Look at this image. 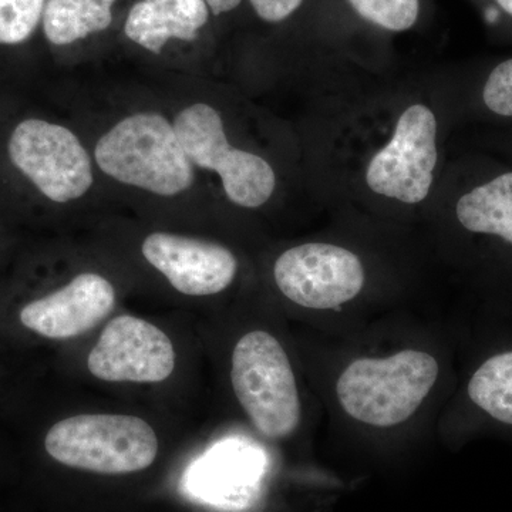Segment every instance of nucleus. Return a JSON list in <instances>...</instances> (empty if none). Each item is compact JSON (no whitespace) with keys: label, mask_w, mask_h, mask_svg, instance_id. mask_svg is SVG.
<instances>
[{"label":"nucleus","mask_w":512,"mask_h":512,"mask_svg":"<svg viewBox=\"0 0 512 512\" xmlns=\"http://www.w3.org/2000/svg\"><path fill=\"white\" fill-rule=\"evenodd\" d=\"M439 375V362L424 350L359 357L340 373L336 396L350 419L376 429H390L413 417Z\"/></svg>","instance_id":"1"},{"label":"nucleus","mask_w":512,"mask_h":512,"mask_svg":"<svg viewBox=\"0 0 512 512\" xmlns=\"http://www.w3.org/2000/svg\"><path fill=\"white\" fill-rule=\"evenodd\" d=\"M94 158L119 183L163 197L181 194L194 183L174 124L161 114H134L120 121L97 141Z\"/></svg>","instance_id":"2"},{"label":"nucleus","mask_w":512,"mask_h":512,"mask_svg":"<svg viewBox=\"0 0 512 512\" xmlns=\"http://www.w3.org/2000/svg\"><path fill=\"white\" fill-rule=\"evenodd\" d=\"M43 444L56 463L107 476L146 470L158 454L153 427L123 414H79L57 421Z\"/></svg>","instance_id":"3"},{"label":"nucleus","mask_w":512,"mask_h":512,"mask_svg":"<svg viewBox=\"0 0 512 512\" xmlns=\"http://www.w3.org/2000/svg\"><path fill=\"white\" fill-rule=\"evenodd\" d=\"M231 382L239 404L262 436L281 440L298 430L302 404L295 373L271 333L252 330L238 340Z\"/></svg>","instance_id":"4"},{"label":"nucleus","mask_w":512,"mask_h":512,"mask_svg":"<svg viewBox=\"0 0 512 512\" xmlns=\"http://www.w3.org/2000/svg\"><path fill=\"white\" fill-rule=\"evenodd\" d=\"M175 133L191 164L220 174L229 201L258 208L274 194V168L264 158L229 146L220 113L204 103L178 113Z\"/></svg>","instance_id":"5"},{"label":"nucleus","mask_w":512,"mask_h":512,"mask_svg":"<svg viewBox=\"0 0 512 512\" xmlns=\"http://www.w3.org/2000/svg\"><path fill=\"white\" fill-rule=\"evenodd\" d=\"M13 165L49 200L83 197L93 184L86 148L69 128L45 120H25L9 140Z\"/></svg>","instance_id":"6"},{"label":"nucleus","mask_w":512,"mask_h":512,"mask_svg":"<svg viewBox=\"0 0 512 512\" xmlns=\"http://www.w3.org/2000/svg\"><path fill=\"white\" fill-rule=\"evenodd\" d=\"M274 278L286 299L313 311H329L353 301L366 281L359 256L322 242L285 251L275 262Z\"/></svg>","instance_id":"7"},{"label":"nucleus","mask_w":512,"mask_h":512,"mask_svg":"<svg viewBox=\"0 0 512 512\" xmlns=\"http://www.w3.org/2000/svg\"><path fill=\"white\" fill-rule=\"evenodd\" d=\"M437 121L423 104L409 107L392 140L375 154L367 167L370 190L404 204H419L429 195L437 164Z\"/></svg>","instance_id":"8"},{"label":"nucleus","mask_w":512,"mask_h":512,"mask_svg":"<svg viewBox=\"0 0 512 512\" xmlns=\"http://www.w3.org/2000/svg\"><path fill=\"white\" fill-rule=\"evenodd\" d=\"M90 373L104 382L160 383L173 375V342L153 323L117 316L101 333L87 359Z\"/></svg>","instance_id":"9"},{"label":"nucleus","mask_w":512,"mask_h":512,"mask_svg":"<svg viewBox=\"0 0 512 512\" xmlns=\"http://www.w3.org/2000/svg\"><path fill=\"white\" fill-rule=\"evenodd\" d=\"M114 305L116 291L106 278L82 274L63 288L25 303L18 320L23 329L40 338L72 339L96 328Z\"/></svg>","instance_id":"10"},{"label":"nucleus","mask_w":512,"mask_h":512,"mask_svg":"<svg viewBox=\"0 0 512 512\" xmlns=\"http://www.w3.org/2000/svg\"><path fill=\"white\" fill-rule=\"evenodd\" d=\"M141 249L144 258L188 296L225 291L238 271L237 258L228 248L204 239L156 232L144 239Z\"/></svg>","instance_id":"11"},{"label":"nucleus","mask_w":512,"mask_h":512,"mask_svg":"<svg viewBox=\"0 0 512 512\" xmlns=\"http://www.w3.org/2000/svg\"><path fill=\"white\" fill-rule=\"evenodd\" d=\"M208 16L205 0H140L128 13L124 33L148 52L160 55L170 39H197Z\"/></svg>","instance_id":"12"},{"label":"nucleus","mask_w":512,"mask_h":512,"mask_svg":"<svg viewBox=\"0 0 512 512\" xmlns=\"http://www.w3.org/2000/svg\"><path fill=\"white\" fill-rule=\"evenodd\" d=\"M456 215L467 231L493 235L512 245V173L467 192L457 202Z\"/></svg>","instance_id":"13"},{"label":"nucleus","mask_w":512,"mask_h":512,"mask_svg":"<svg viewBox=\"0 0 512 512\" xmlns=\"http://www.w3.org/2000/svg\"><path fill=\"white\" fill-rule=\"evenodd\" d=\"M116 0H46L43 32L52 45H72L77 40L103 32L113 22Z\"/></svg>","instance_id":"14"},{"label":"nucleus","mask_w":512,"mask_h":512,"mask_svg":"<svg viewBox=\"0 0 512 512\" xmlns=\"http://www.w3.org/2000/svg\"><path fill=\"white\" fill-rule=\"evenodd\" d=\"M467 393L491 419L512 426V350L481 363L468 382Z\"/></svg>","instance_id":"15"},{"label":"nucleus","mask_w":512,"mask_h":512,"mask_svg":"<svg viewBox=\"0 0 512 512\" xmlns=\"http://www.w3.org/2000/svg\"><path fill=\"white\" fill-rule=\"evenodd\" d=\"M46 0H0V45L28 42L42 22Z\"/></svg>","instance_id":"16"},{"label":"nucleus","mask_w":512,"mask_h":512,"mask_svg":"<svg viewBox=\"0 0 512 512\" xmlns=\"http://www.w3.org/2000/svg\"><path fill=\"white\" fill-rule=\"evenodd\" d=\"M349 3L363 19L392 32L412 28L419 18V0H349Z\"/></svg>","instance_id":"17"},{"label":"nucleus","mask_w":512,"mask_h":512,"mask_svg":"<svg viewBox=\"0 0 512 512\" xmlns=\"http://www.w3.org/2000/svg\"><path fill=\"white\" fill-rule=\"evenodd\" d=\"M483 100L498 116L512 117V59L498 64L488 76Z\"/></svg>","instance_id":"18"},{"label":"nucleus","mask_w":512,"mask_h":512,"mask_svg":"<svg viewBox=\"0 0 512 512\" xmlns=\"http://www.w3.org/2000/svg\"><path fill=\"white\" fill-rule=\"evenodd\" d=\"M302 2L303 0H251V5L259 18L265 22L276 23L289 18Z\"/></svg>","instance_id":"19"},{"label":"nucleus","mask_w":512,"mask_h":512,"mask_svg":"<svg viewBox=\"0 0 512 512\" xmlns=\"http://www.w3.org/2000/svg\"><path fill=\"white\" fill-rule=\"evenodd\" d=\"M205 2H207L211 12L214 13L215 16H218L238 8L242 0H205Z\"/></svg>","instance_id":"20"},{"label":"nucleus","mask_w":512,"mask_h":512,"mask_svg":"<svg viewBox=\"0 0 512 512\" xmlns=\"http://www.w3.org/2000/svg\"><path fill=\"white\" fill-rule=\"evenodd\" d=\"M500 5V8L512 16V0H495Z\"/></svg>","instance_id":"21"}]
</instances>
